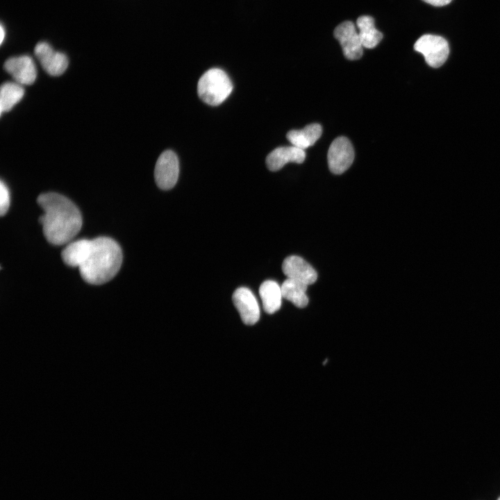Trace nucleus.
<instances>
[{"instance_id":"17","label":"nucleus","mask_w":500,"mask_h":500,"mask_svg":"<svg viewBox=\"0 0 500 500\" xmlns=\"http://www.w3.org/2000/svg\"><path fill=\"white\" fill-rule=\"evenodd\" d=\"M24 94V89L22 85L17 82H6L3 83L0 92L1 114L10 110L20 101Z\"/></svg>"},{"instance_id":"8","label":"nucleus","mask_w":500,"mask_h":500,"mask_svg":"<svg viewBox=\"0 0 500 500\" xmlns=\"http://www.w3.org/2000/svg\"><path fill=\"white\" fill-rule=\"evenodd\" d=\"M34 52L42 68L49 74L60 76L67 69L68 59L66 55L55 51L48 43L38 42Z\"/></svg>"},{"instance_id":"6","label":"nucleus","mask_w":500,"mask_h":500,"mask_svg":"<svg viewBox=\"0 0 500 500\" xmlns=\"http://www.w3.org/2000/svg\"><path fill=\"white\" fill-rule=\"evenodd\" d=\"M179 174L178 160L176 153L167 150L162 152L157 160L154 178L158 187L167 190L174 187Z\"/></svg>"},{"instance_id":"16","label":"nucleus","mask_w":500,"mask_h":500,"mask_svg":"<svg viewBox=\"0 0 500 500\" xmlns=\"http://www.w3.org/2000/svg\"><path fill=\"white\" fill-rule=\"evenodd\" d=\"M307 285L287 278L281 285L283 298L291 301L298 308H304L308 303L306 294Z\"/></svg>"},{"instance_id":"14","label":"nucleus","mask_w":500,"mask_h":500,"mask_svg":"<svg viewBox=\"0 0 500 500\" xmlns=\"http://www.w3.org/2000/svg\"><path fill=\"white\" fill-rule=\"evenodd\" d=\"M259 294L264 310L268 314L278 311L281 306V287L274 281H264L259 288Z\"/></svg>"},{"instance_id":"10","label":"nucleus","mask_w":500,"mask_h":500,"mask_svg":"<svg viewBox=\"0 0 500 500\" xmlns=\"http://www.w3.org/2000/svg\"><path fill=\"white\" fill-rule=\"evenodd\" d=\"M233 302L244 324L253 325L259 320V305L249 289L244 287L236 289L233 294Z\"/></svg>"},{"instance_id":"12","label":"nucleus","mask_w":500,"mask_h":500,"mask_svg":"<svg viewBox=\"0 0 500 500\" xmlns=\"http://www.w3.org/2000/svg\"><path fill=\"white\" fill-rule=\"evenodd\" d=\"M306 158L304 150L294 146L280 147L274 149L266 158V165L272 172L281 169L288 162L302 163Z\"/></svg>"},{"instance_id":"9","label":"nucleus","mask_w":500,"mask_h":500,"mask_svg":"<svg viewBox=\"0 0 500 500\" xmlns=\"http://www.w3.org/2000/svg\"><path fill=\"white\" fill-rule=\"evenodd\" d=\"M4 69L20 85H31L37 77L36 66L27 55L11 57L6 60Z\"/></svg>"},{"instance_id":"21","label":"nucleus","mask_w":500,"mask_h":500,"mask_svg":"<svg viewBox=\"0 0 500 500\" xmlns=\"http://www.w3.org/2000/svg\"><path fill=\"white\" fill-rule=\"evenodd\" d=\"M498 500H500V497L498 499Z\"/></svg>"},{"instance_id":"3","label":"nucleus","mask_w":500,"mask_h":500,"mask_svg":"<svg viewBox=\"0 0 500 500\" xmlns=\"http://www.w3.org/2000/svg\"><path fill=\"white\" fill-rule=\"evenodd\" d=\"M233 84L228 76L221 69L212 68L199 78L197 92L200 99L210 106L221 104L230 95Z\"/></svg>"},{"instance_id":"18","label":"nucleus","mask_w":500,"mask_h":500,"mask_svg":"<svg viewBox=\"0 0 500 500\" xmlns=\"http://www.w3.org/2000/svg\"><path fill=\"white\" fill-rule=\"evenodd\" d=\"M10 206V192L8 188L3 181L0 183V214L4 215Z\"/></svg>"},{"instance_id":"11","label":"nucleus","mask_w":500,"mask_h":500,"mask_svg":"<svg viewBox=\"0 0 500 500\" xmlns=\"http://www.w3.org/2000/svg\"><path fill=\"white\" fill-rule=\"evenodd\" d=\"M282 269L288 278L307 285L313 284L317 278V274L315 269L305 260L297 256L287 257L283 260Z\"/></svg>"},{"instance_id":"7","label":"nucleus","mask_w":500,"mask_h":500,"mask_svg":"<svg viewBox=\"0 0 500 500\" xmlns=\"http://www.w3.org/2000/svg\"><path fill=\"white\" fill-rule=\"evenodd\" d=\"M334 36L339 41L344 56L349 60H358L362 55V44L358 32L352 22L340 24L334 30Z\"/></svg>"},{"instance_id":"13","label":"nucleus","mask_w":500,"mask_h":500,"mask_svg":"<svg viewBox=\"0 0 500 500\" xmlns=\"http://www.w3.org/2000/svg\"><path fill=\"white\" fill-rule=\"evenodd\" d=\"M322 127L314 123L309 124L301 130H292L287 133L288 141L299 149L305 150L312 146L320 138Z\"/></svg>"},{"instance_id":"20","label":"nucleus","mask_w":500,"mask_h":500,"mask_svg":"<svg viewBox=\"0 0 500 500\" xmlns=\"http://www.w3.org/2000/svg\"><path fill=\"white\" fill-rule=\"evenodd\" d=\"M0 28H1V40H1V44H2L6 34H5V30H4L2 24L1 25Z\"/></svg>"},{"instance_id":"19","label":"nucleus","mask_w":500,"mask_h":500,"mask_svg":"<svg viewBox=\"0 0 500 500\" xmlns=\"http://www.w3.org/2000/svg\"><path fill=\"white\" fill-rule=\"evenodd\" d=\"M434 6H443L449 4L452 0H422Z\"/></svg>"},{"instance_id":"2","label":"nucleus","mask_w":500,"mask_h":500,"mask_svg":"<svg viewBox=\"0 0 500 500\" xmlns=\"http://www.w3.org/2000/svg\"><path fill=\"white\" fill-rule=\"evenodd\" d=\"M122 259V249L113 239L104 236L87 239L78 268L85 282L101 285L117 274Z\"/></svg>"},{"instance_id":"1","label":"nucleus","mask_w":500,"mask_h":500,"mask_svg":"<svg viewBox=\"0 0 500 500\" xmlns=\"http://www.w3.org/2000/svg\"><path fill=\"white\" fill-rule=\"evenodd\" d=\"M37 201L44 211L39 221L47 240L54 245L72 242L83 224L76 206L68 198L56 192L42 194Z\"/></svg>"},{"instance_id":"15","label":"nucleus","mask_w":500,"mask_h":500,"mask_svg":"<svg viewBox=\"0 0 500 500\" xmlns=\"http://www.w3.org/2000/svg\"><path fill=\"white\" fill-rule=\"evenodd\" d=\"M356 26L363 47L373 49L382 40L383 34L376 28L374 19L372 17L367 15L359 17Z\"/></svg>"},{"instance_id":"4","label":"nucleus","mask_w":500,"mask_h":500,"mask_svg":"<svg viewBox=\"0 0 500 500\" xmlns=\"http://www.w3.org/2000/svg\"><path fill=\"white\" fill-rule=\"evenodd\" d=\"M414 49L421 53L426 63L432 67H439L447 60L449 54L447 41L439 35L426 34L415 43Z\"/></svg>"},{"instance_id":"5","label":"nucleus","mask_w":500,"mask_h":500,"mask_svg":"<svg viewBox=\"0 0 500 500\" xmlns=\"http://www.w3.org/2000/svg\"><path fill=\"white\" fill-rule=\"evenodd\" d=\"M354 150L350 140L345 137H338L331 144L327 160L330 171L340 174L347 170L354 160Z\"/></svg>"}]
</instances>
